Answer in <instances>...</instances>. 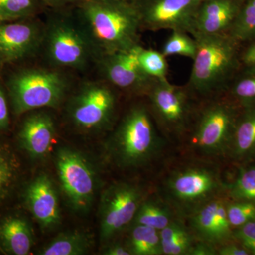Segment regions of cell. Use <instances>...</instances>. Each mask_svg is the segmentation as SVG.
<instances>
[{"label": "cell", "mask_w": 255, "mask_h": 255, "mask_svg": "<svg viewBox=\"0 0 255 255\" xmlns=\"http://www.w3.org/2000/svg\"><path fill=\"white\" fill-rule=\"evenodd\" d=\"M134 100L108 132L104 153L119 177L152 182L177 150L159 131L145 97Z\"/></svg>", "instance_id": "6da1fadb"}, {"label": "cell", "mask_w": 255, "mask_h": 255, "mask_svg": "<svg viewBox=\"0 0 255 255\" xmlns=\"http://www.w3.org/2000/svg\"><path fill=\"white\" fill-rule=\"evenodd\" d=\"M231 171L229 164L177 150L152 181V188L186 220L210 201L227 196Z\"/></svg>", "instance_id": "7a4b0ae2"}, {"label": "cell", "mask_w": 255, "mask_h": 255, "mask_svg": "<svg viewBox=\"0 0 255 255\" xmlns=\"http://www.w3.org/2000/svg\"><path fill=\"white\" fill-rule=\"evenodd\" d=\"M75 7L98 58L142 45L141 21L133 3L82 0Z\"/></svg>", "instance_id": "3957f363"}, {"label": "cell", "mask_w": 255, "mask_h": 255, "mask_svg": "<svg viewBox=\"0 0 255 255\" xmlns=\"http://www.w3.org/2000/svg\"><path fill=\"white\" fill-rule=\"evenodd\" d=\"M194 39L197 51L186 86L201 101L223 95L241 68V43L229 34Z\"/></svg>", "instance_id": "277c9868"}, {"label": "cell", "mask_w": 255, "mask_h": 255, "mask_svg": "<svg viewBox=\"0 0 255 255\" xmlns=\"http://www.w3.org/2000/svg\"><path fill=\"white\" fill-rule=\"evenodd\" d=\"M241 109L226 94L201 101L191 131L178 151L229 164L228 152Z\"/></svg>", "instance_id": "5b68a950"}, {"label": "cell", "mask_w": 255, "mask_h": 255, "mask_svg": "<svg viewBox=\"0 0 255 255\" xmlns=\"http://www.w3.org/2000/svg\"><path fill=\"white\" fill-rule=\"evenodd\" d=\"M151 115L163 136L179 150L193 127L201 101L186 85L156 80L145 96Z\"/></svg>", "instance_id": "8992f818"}, {"label": "cell", "mask_w": 255, "mask_h": 255, "mask_svg": "<svg viewBox=\"0 0 255 255\" xmlns=\"http://www.w3.org/2000/svg\"><path fill=\"white\" fill-rule=\"evenodd\" d=\"M56 69L28 67L10 74L4 84L15 115L61 105L68 95L70 82Z\"/></svg>", "instance_id": "52a82bcc"}, {"label": "cell", "mask_w": 255, "mask_h": 255, "mask_svg": "<svg viewBox=\"0 0 255 255\" xmlns=\"http://www.w3.org/2000/svg\"><path fill=\"white\" fill-rule=\"evenodd\" d=\"M152 190V182L135 178L118 177L106 186L99 204L101 246L123 238Z\"/></svg>", "instance_id": "ba28073f"}, {"label": "cell", "mask_w": 255, "mask_h": 255, "mask_svg": "<svg viewBox=\"0 0 255 255\" xmlns=\"http://www.w3.org/2000/svg\"><path fill=\"white\" fill-rule=\"evenodd\" d=\"M45 25L42 46L53 68L85 70L98 59L90 38L78 18L62 14L59 9Z\"/></svg>", "instance_id": "9c48e42d"}, {"label": "cell", "mask_w": 255, "mask_h": 255, "mask_svg": "<svg viewBox=\"0 0 255 255\" xmlns=\"http://www.w3.org/2000/svg\"><path fill=\"white\" fill-rule=\"evenodd\" d=\"M121 95L103 79L83 84L69 101V121L80 131L109 132L121 114Z\"/></svg>", "instance_id": "30bf717a"}, {"label": "cell", "mask_w": 255, "mask_h": 255, "mask_svg": "<svg viewBox=\"0 0 255 255\" xmlns=\"http://www.w3.org/2000/svg\"><path fill=\"white\" fill-rule=\"evenodd\" d=\"M55 169L68 205L75 212L90 211L99 188V176L90 159L80 151L61 147L55 154Z\"/></svg>", "instance_id": "8fae6325"}, {"label": "cell", "mask_w": 255, "mask_h": 255, "mask_svg": "<svg viewBox=\"0 0 255 255\" xmlns=\"http://www.w3.org/2000/svg\"><path fill=\"white\" fill-rule=\"evenodd\" d=\"M141 46L103 55L97 60L102 79L130 98L145 97L156 80L140 68L137 57Z\"/></svg>", "instance_id": "7c38bea8"}, {"label": "cell", "mask_w": 255, "mask_h": 255, "mask_svg": "<svg viewBox=\"0 0 255 255\" xmlns=\"http://www.w3.org/2000/svg\"><path fill=\"white\" fill-rule=\"evenodd\" d=\"M201 0H134L142 30L182 31L191 35Z\"/></svg>", "instance_id": "4fadbf2b"}, {"label": "cell", "mask_w": 255, "mask_h": 255, "mask_svg": "<svg viewBox=\"0 0 255 255\" xmlns=\"http://www.w3.org/2000/svg\"><path fill=\"white\" fill-rule=\"evenodd\" d=\"M35 17L0 23V60L4 65L27 59L41 48L45 25Z\"/></svg>", "instance_id": "5bb4252c"}, {"label": "cell", "mask_w": 255, "mask_h": 255, "mask_svg": "<svg viewBox=\"0 0 255 255\" xmlns=\"http://www.w3.org/2000/svg\"><path fill=\"white\" fill-rule=\"evenodd\" d=\"M228 196L210 201L186 219L188 226L198 241L204 242L217 249L233 241V228L228 221L226 205Z\"/></svg>", "instance_id": "9a60e30c"}, {"label": "cell", "mask_w": 255, "mask_h": 255, "mask_svg": "<svg viewBox=\"0 0 255 255\" xmlns=\"http://www.w3.org/2000/svg\"><path fill=\"white\" fill-rule=\"evenodd\" d=\"M26 207L42 229L50 231L61 222L59 196L49 176L38 174L25 189Z\"/></svg>", "instance_id": "2e32d148"}, {"label": "cell", "mask_w": 255, "mask_h": 255, "mask_svg": "<svg viewBox=\"0 0 255 255\" xmlns=\"http://www.w3.org/2000/svg\"><path fill=\"white\" fill-rule=\"evenodd\" d=\"M18 132L21 148L33 160H43L53 149L56 127L53 117L43 110L28 112Z\"/></svg>", "instance_id": "e0dca14e"}, {"label": "cell", "mask_w": 255, "mask_h": 255, "mask_svg": "<svg viewBox=\"0 0 255 255\" xmlns=\"http://www.w3.org/2000/svg\"><path fill=\"white\" fill-rule=\"evenodd\" d=\"M244 0L201 1L196 12L191 36L229 34Z\"/></svg>", "instance_id": "ac0fdd59"}, {"label": "cell", "mask_w": 255, "mask_h": 255, "mask_svg": "<svg viewBox=\"0 0 255 255\" xmlns=\"http://www.w3.org/2000/svg\"><path fill=\"white\" fill-rule=\"evenodd\" d=\"M255 161V107L242 108L228 155L230 165H240Z\"/></svg>", "instance_id": "d6986e66"}, {"label": "cell", "mask_w": 255, "mask_h": 255, "mask_svg": "<svg viewBox=\"0 0 255 255\" xmlns=\"http://www.w3.org/2000/svg\"><path fill=\"white\" fill-rule=\"evenodd\" d=\"M34 245V235L24 218L9 216L0 222V247L3 253L27 255Z\"/></svg>", "instance_id": "ffe728a7"}, {"label": "cell", "mask_w": 255, "mask_h": 255, "mask_svg": "<svg viewBox=\"0 0 255 255\" xmlns=\"http://www.w3.org/2000/svg\"><path fill=\"white\" fill-rule=\"evenodd\" d=\"M177 219L179 218L172 208L152 190L142 201L132 223L145 225L159 231Z\"/></svg>", "instance_id": "44dd1931"}, {"label": "cell", "mask_w": 255, "mask_h": 255, "mask_svg": "<svg viewBox=\"0 0 255 255\" xmlns=\"http://www.w3.org/2000/svg\"><path fill=\"white\" fill-rule=\"evenodd\" d=\"M123 240L130 255H163L160 233L155 228L132 223Z\"/></svg>", "instance_id": "7402d4cb"}, {"label": "cell", "mask_w": 255, "mask_h": 255, "mask_svg": "<svg viewBox=\"0 0 255 255\" xmlns=\"http://www.w3.org/2000/svg\"><path fill=\"white\" fill-rule=\"evenodd\" d=\"M159 233L163 255H190L196 239L186 220H174Z\"/></svg>", "instance_id": "603a6c76"}, {"label": "cell", "mask_w": 255, "mask_h": 255, "mask_svg": "<svg viewBox=\"0 0 255 255\" xmlns=\"http://www.w3.org/2000/svg\"><path fill=\"white\" fill-rule=\"evenodd\" d=\"M93 246L91 236L85 231L60 233L38 252L41 255H82L90 251Z\"/></svg>", "instance_id": "cb8c5ba5"}, {"label": "cell", "mask_w": 255, "mask_h": 255, "mask_svg": "<svg viewBox=\"0 0 255 255\" xmlns=\"http://www.w3.org/2000/svg\"><path fill=\"white\" fill-rule=\"evenodd\" d=\"M228 184L230 200L251 203L255 205V161L233 167Z\"/></svg>", "instance_id": "d4e9b609"}, {"label": "cell", "mask_w": 255, "mask_h": 255, "mask_svg": "<svg viewBox=\"0 0 255 255\" xmlns=\"http://www.w3.org/2000/svg\"><path fill=\"white\" fill-rule=\"evenodd\" d=\"M242 67L225 94L242 108L255 107V67Z\"/></svg>", "instance_id": "484cf974"}, {"label": "cell", "mask_w": 255, "mask_h": 255, "mask_svg": "<svg viewBox=\"0 0 255 255\" xmlns=\"http://www.w3.org/2000/svg\"><path fill=\"white\" fill-rule=\"evenodd\" d=\"M20 174L19 161L14 151L0 141V204L11 196Z\"/></svg>", "instance_id": "4316f807"}, {"label": "cell", "mask_w": 255, "mask_h": 255, "mask_svg": "<svg viewBox=\"0 0 255 255\" xmlns=\"http://www.w3.org/2000/svg\"><path fill=\"white\" fill-rule=\"evenodd\" d=\"M43 7L38 0H0V23L35 17Z\"/></svg>", "instance_id": "83f0119b"}, {"label": "cell", "mask_w": 255, "mask_h": 255, "mask_svg": "<svg viewBox=\"0 0 255 255\" xmlns=\"http://www.w3.org/2000/svg\"><path fill=\"white\" fill-rule=\"evenodd\" d=\"M229 35L239 43L255 38V0H244Z\"/></svg>", "instance_id": "f1b7e54d"}, {"label": "cell", "mask_w": 255, "mask_h": 255, "mask_svg": "<svg viewBox=\"0 0 255 255\" xmlns=\"http://www.w3.org/2000/svg\"><path fill=\"white\" fill-rule=\"evenodd\" d=\"M138 62L142 71L155 80L167 79L168 63L167 57L158 50L146 49L141 46L138 51Z\"/></svg>", "instance_id": "f546056e"}, {"label": "cell", "mask_w": 255, "mask_h": 255, "mask_svg": "<svg viewBox=\"0 0 255 255\" xmlns=\"http://www.w3.org/2000/svg\"><path fill=\"white\" fill-rule=\"evenodd\" d=\"M187 32L172 31L164 42L162 53L164 56L180 55L194 59L197 51V43Z\"/></svg>", "instance_id": "4dcf8cb0"}, {"label": "cell", "mask_w": 255, "mask_h": 255, "mask_svg": "<svg viewBox=\"0 0 255 255\" xmlns=\"http://www.w3.org/2000/svg\"><path fill=\"white\" fill-rule=\"evenodd\" d=\"M226 211L228 221L233 229L255 221V205L251 203L228 199Z\"/></svg>", "instance_id": "1f68e13d"}, {"label": "cell", "mask_w": 255, "mask_h": 255, "mask_svg": "<svg viewBox=\"0 0 255 255\" xmlns=\"http://www.w3.org/2000/svg\"><path fill=\"white\" fill-rule=\"evenodd\" d=\"M233 238L246 248L251 255H255V221L234 228Z\"/></svg>", "instance_id": "d6a6232c"}, {"label": "cell", "mask_w": 255, "mask_h": 255, "mask_svg": "<svg viewBox=\"0 0 255 255\" xmlns=\"http://www.w3.org/2000/svg\"><path fill=\"white\" fill-rule=\"evenodd\" d=\"M7 91L0 78V131H6L10 127V114Z\"/></svg>", "instance_id": "836d02e7"}, {"label": "cell", "mask_w": 255, "mask_h": 255, "mask_svg": "<svg viewBox=\"0 0 255 255\" xmlns=\"http://www.w3.org/2000/svg\"><path fill=\"white\" fill-rule=\"evenodd\" d=\"M101 254L104 255H130V252L126 246L123 238L111 241L101 246Z\"/></svg>", "instance_id": "e575fe53"}, {"label": "cell", "mask_w": 255, "mask_h": 255, "mask_svg": "<svg viewBox=\"0 0 255 255\" xmlns=\"http://www.w3.org/2000/svg\"><path fill=\"white\" fill-rule=\"evenodd\" d=\"M217 253L218 255H251L249 251L236 240L219 247Z\"/></svg>", "instance_id": "d590c367"}, {"label": "cell", "mask_w": 255, "mask_h": 255, "mask_svg": "<svg viewBox=\"0 0 255 255\" xmlns=\"http://www.w3.org/2000/svg\"><path fill=\"white\" fill-rule=\"evenodd\" d=\"M247 43H250V44L243 51H241L242 65L255 67V38Z\"/></svg>", "instance_id": "8d00e7d4"}, {"label": "cell", "mask_w": 255, "mask_h": 255, "mask_svg": "<svg viewBox=\"0 0 255 255\" xmlns=\"http://www.w3.org/2000/svg\"><path fill=\"white\" fill-rule=\"evenodd\" d=\"M190 255H218L217 249L208 243L196 240L191 248Z\"/></svg>", "instance_id": "74e56055"}, {"label": "cell", "mask_w": 255, "mask_h": 255, "mask_svg": "<svg viewBox=\"0 0 255 255\" xmlns=\"http://www.w3.org/2000/svg\"><path fill=\"white\" fill-rule=\"evenodd\" d=\"M45 6L53 9H65L70 6H75L82 0H38Z\"/></svg>", "instance_id": "f35d334b"}, {"label": "cell", "mask_w": 255, "mask_h": 255, "mask_svg": "<svg viewBox=\"0 0 255 255\" xmlns=\"http://www.w3.org/2000/svg\"><path fill=\"white\" fill-rule=\"evenodd\" d=\"M105 1H127V2H133L134 0H105Z\"/></svg>", "instance_id": "ab89813d"}, {"label": "cell", "mask_w": 255, "mask_h": 255, "mask_svg": "<svg viewBox=\"0 0 255 255\" xmlns=\"http://www.w3.org/2000/svg\"><path fill=\"white\" fill-rule=\"evenodd\" d=\"M4 63H2L1 60H0V73H1V70H2L3 66H4Z\"/></svg>", "instance_id": "60d3db41"}, {"label": "cell", "mask_w": 255, "mask_h": 255, "mask_svg": "<svg viewBox=\"0 0 255 255\" xmlns=\"http://www.w3.org/2000/svg\"><path fill=\"white\" fill-rule=\"evenodd\" d=\"M0 251H1V252H2V249H1V247H0Z\"/></svg>", "instance_id": "b9f144b4"}, {"label": "cell", "mask_w": 255, "mask_h": 255, "mask_svg": "<svg viewBox=\"0 0 255 255\" xmlns=\"http://www.w3.org/2000/svg\"><path fill=\"white\" fill-rule=\"evenodd\" d=\"M201 1H207V0H201Z\"/></svg>", "instance_id": "7bdbcfd3"}]
</instances>
